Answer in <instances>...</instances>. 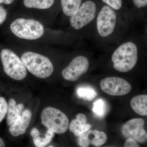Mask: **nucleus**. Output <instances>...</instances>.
<instances>
[{
  "label": "nucleus",
  "instance_id": "25",
  "mask_svg": "<svg viewBox=\"0 0 147 147\" xmlns=\"http://www.w3.org/2000/svg\"><path fill=\"white\" fill-rule=\"evenodd\" d=\"M124 147H139V145L135 140L131 138H127L124 145Z\"/></svg>",
  "mask_w": 147,
  "mask_h": 147
},
{
  "label": "nucleus",
  "instance_id": "8",
  "mask_svg": "<svg viewBox=\"0 0 147 147\" xmlns=\"http://www.w3.org/2000/svg\"><path fill=\"white\" fill-rule=\"evenodd\" d=\"M90 62L88 57L84 54L73 58L68 65L62 71V76L68 81L76 82L88 71Z\"/></svg>",
  "mask_w": 147,
  "mask_h": 147
},
{
  "label": "nucleus",
  "instance_id": "19",
  "mask_svg": "<svg viewBox=\"0 0 147 147\" xmlns=\"http://www.w3.org/2000/svg\"><path fill=\"white\" fill-rule=\"evenodd\" d=\"M132 110L139 115H147V95H140L134 96L130 102Z\"/></svg>",
  "mask_w": 147,
  "mask_h": 147
},
{
  "label": "nucleus",
  "instance_id": "13",
  "mask_svg": "<svg viewBox=\"0 0 147 147\" xmlns=\"http://www.w3.org/2000/svg\"><path fill=\"white\" fill-rule=\"evenodd\" d=\"M32 118L31 112L28 109L25 110L22 115L18 118L9 128L10 134L14 137H18L26 132L30 123Z\"/></svg>",
  "mask_w": 147,
  "mask_h": 147
},
{
  "label": "nucleus",
  "instance_id": "22",
  "mask_svg": "<svg viewBox=\"0 0 147 147\" xmlns=\"http://www.w3.org/2000/svg\"><path fill=\"white\" fill-rule=\"evenodd\" d=\"M106 102L101 98H98L94 102L92 111L96 116L99 118H102L107 112Z\"/></svg>",
  "mask_w": 147,
  "mask_h": 147
},
{
  "label": "nucleus",
  "instance_id": "24",
  "mask_svg": "<svg viewBox=\"0 0 147 147\" xmlns=\"http://www.w3.org/2000/svg\"><path fill=\"white\" fill-rule=\"evenodd\" d=\"M7 14L6 9L2 6L0 5V25L5 21Z\"/></svg>",
  "mask_w": 147,
  "mask_h": 147
},
{
  "label": "nucleus",
  "instance_id": "10",
  "mask_svg": "<svg viewBox=\"0 0 147 147\" xmlns=\"http://www.w3.org/2000/svg\"><path fill=\"white\" fill-rule=\"evenodd\" d=\"M145 121L141 118L134 119L127 122L121 128V132L125 138H131L137 143L146 142L147 134L144 129Z\"/></svg>",
  "mask_w": 147,
  "mask_h": 147
},
{
  "label": "nucleus",
  "instance_id": "3",
  "mask_svg": "<svg viewBox=\"0 0 147 147\" xmlns=\"http://www.w3.org/2000/svg\"><path fill=\"white\" fill-rule=\"evenodd\" d=\"M100 0H86L69 18L71 31L76 38H92L98 13L102 5Z\"/></svg>",
  "mask_w": 147,
  "mask_h": 147
},
{
  "label": "nucleus",
  "instance_id": "4",
  "mask_svg": "<svg viewBox=\"0 0 147 147\" xmlns=\"http://www.w3.org/2000/svg\"><path fill=\"white\" fill-rule=\"evenodd\" d=\"M21 60L30 73L40 79L49 77L54 71V66L50 59L38 53L26 52L22 55Z\"/></svg>",
  "mask_w": 147,
  "mask_h": 147
},
{
  "label": "nucleus",
  "instance_id": "23",
  "mask_svg": "<svg viewBox=\"0 0 147 147\" xmlns=\"http://www.w3.org/2000/svg\"><path fill=\"white\" fill-rule=\"evenodd\" d=\"M8 104L5 98L0 97V123L2 121L7 113Z\"/></svg>",
  "mask_w": 147,
  "mask_h": 147
},
{
  "label": "nucleus",
  "instance_id": "1",
  "mask_svg": "<svg viewBox=\"0 0 147 147\" xmlns=\"http://www.w3.org/2000/svg\"><path fill=\"white\" fill-rule=\"evenodd\" d=\"M131 28L120 13L102 3L92 38L98 47L111 51L118 45Z\"/></svg>",
  "mask_w": 147,
  "mask_h": 147
},
{
  "label": "nucleus",
  "instance_id": "11",
  "mask_svg": "<svg viewBox=\"0 0 147 147\" xmlns=\"http://www.w3.org/2000/svg\"><path fill=\"white\" fill-rule=\"evenodd\" d=\"M129 22L133 25L146 21L147 0H126Z\"/></svg>",
  "mask_w": 147,
  "mask_h": 147
},
{
  "label": "nucleus",
  "instance_id": "6",
  "mask_svg": "<svg viewBox=\"0 0 147 147\" xmlns=\"http://www.w3.org/2000/svg\"><path fill=\"white\" fill-rule=\"evenodd\" d=\"M41 119L42 124L54 133L63 134L68 129L69 121L67 116L53 107H47L42 110Z\"/></svg>",
  "mask_w": 147,
  "mask_h": 147
},
{
  "label": "nucleus",
  "instance_id": "18",
  "mask_svg": "<svg viewBox=\"0 0 147 147\" xmlns=\"http://www.w3.org/2000/svg\"><path fill=\"white\" fill-rule=\"evenodd\" d=\"M86 0H60L61 8L66 17L69 18L79 9Z\"/></svg>",
  "mask_w": 147,
  "mask_h": 147
},
{
  "label": "nucleus",
  "instance_id": "28",
  "mask_svg": "<svg viewBox=\"0 0 147 147\" xmlns=\"http://www.w3.org/2000/svg\"><path fill=\"white\" fill-rule=\"evenodd\" d=\"M49 147H54L53 146H49Z\"/></svg>",
  "mask_w": 147,
  "mask_h": 147
},
{
  "label": "nucleus",
  "instance_id": "27",
  "mask_svg": "<svg viewBox=\"0 0 147 147\" xmlns=\"http://www.w3.org/2000/svg\"><path fill=\"white\" fill-rule=\"evenodd\" d=\"M5 144L2 140V139L0 137V147H5Z\"/></svg>",
  "mask_w": 147,
  "mask_h": 147
},
{
  "label": "nucleus",
  "instance_id": "17",
  "mask_svg": "<svg viewBox=\"0 0 147 147\" xmlns=\"http://www.w3.org/2000/svg\"><path fill=\"white\" fill-rule=\"evenodd\" d=\"M30 134L34 144L38 147H43L47 146L51 142L55 135L53 131L48 129L45 135H42V137H41V134L36 128L32 129Z\"/></svg>",
  "mask_w": 147,
  "mask_h": 147
},
{
  "label": "nucleus",
  "instance_id": "20",
  "mask_svg": "<svg viewBox=\"0 0 147 147\" xmlns=\"http://www.w3.org/2000/svg\"><path fill=\"white\" fill-rule=\"evenodd\" d=\"M100 1L102 3L109 6L111 8L120 13L130 25L127 8L126 0H100Z\"/></svg>",
  "mask_w": 147,
  "mask_h": 147
},
{
  "label": "nucleus",
  "instance_id": "5",
  "mask_svg": "<svg viewBox=\"0 0 147 147\" xmlns=\"http://www.w3.org/2000/svg\"><path fill=\"white\" fill-rule=\"evenodd\" d=\"M13 34L21 39L34 40L40 38L44 33V28L39 21L32 19L18 18L11 24Z\"/></svg>",
  "mask_w": 147,
  "mask_h": 147
},
{
  "label": "nucleus",
  "instance_id": "21",
  "mask_svg": "<svg viewBox=\"0 0 147 147\" xmlns=\"http://www.w3.org/2000/svg\"><path fill=\"white\" fill-rule=\"evenodd\" d=\"M78 97L85 100H92L96 97L97 92L94 89L89 86L79 87L76 90Z\"/></svg>",
  "mask_w": 147,
  "mask_h": 147
},
{
  "label": "nucleus",
  "instance_id": "12",
  "mask_svg": "<svg viewBox=\"0 0 147 147\" xmlns=\"http://www.w3.org/2000/svg\"><path fill=\"white\" fill-rule=\"evenodd\" d=\"M106 134L103 131L89 129L79 136L78 144L82 147H88L90 144L100 146L107 141Z\"/></svg>",
  "mask_w": 147,
  "mask_h": 147
},
{
  "label": "nucleus",
  "instance_id": "26",
  "mask_svg": "<svg viewBox=\"0 0 147 147\" xmlns=\"http://www.w3.org/2000/svg\"><path fill=\"white\" fill-rule=\"evenodd\" d=\"M14 1V0H0V4H4L5 5H10Z\"/></svg>",
  "mask_w": 147,
  "mask_h": 147
},
{
  "label": "nucleus",
  "instance_id": "15",
  "mask_svg": "<svg viewBox=\"0 0 147 147\" xmlns=\"http://www.w3.org/2000/svg\"><path fill=\"white\" fill-rule=\"evenodd\" d=\"M24 108L23 104L21 103L17 105L13 98L9 99L7 113V124L8 126H11L18 116L22 115Z\"/></svg>",
  "mask_w": 147,
  "mask_h": 147
},
{
  "label": "nucleus",
  "instance_id": "16",
  "mask_svg": "<svg viewBox=\"0 0 147 147\" xmlns=\"http://www.w3.org/2000/svg\"><path fill=\"white\" fill-rule=\"evenodd\" d=\"M23 4L27 8L38 9H49L56 5H60V0H23Z\"/></svg>",
  "mask_w": 147,
  "mask_h": 147
},
{
  "label": "nucleus",
  "instance_id": "2",
  "mask_svg": "<svg viewBox=\"0 0 147 147\" xmlns=\"http://www.w3.org/2000/svg\"><path fill=\"white\" fill-rule=\"evenodd\" d=\"M146 34H139L130 30L120 42L113 49L111 57L113 68L126 73L136 67L139 55L147 48Z\"/></svg>",
  "mask_w": 147,
  "mask_h": 147
},
{
  "label": "nucleus",
  "instance_id": "14",
  "mask_svg": "<svg viewBox=\"0 0 147 147\" xmlns=\"http://www.w3.org/2000/svg\"><path fill=\"white\" fill-rule=\"evenodd\" d=\"M87 119L86 115L79 114L76 116V119L71 121L69 126V130L77 137H79L90 129L91 126L87 123Z\"/></svg>",
  "mask_w": 147,
  "mask_h": 147
},
{
  "label": "nucleus",
  "instance_id": "9",
  "mask_svg": "<svg viewBox=\"0 0 147 147\" xmlns=\"http://www.w3.org/2000/svg\"><path fill=\"white\" fill-rule=\"evenodd\" d=\"M102 91L113 96H121L128 94L131 90L130 84L126 80L119 77H108L100 82Z\"/></svg>",
  "mask_w": 147,
  "mask_h": 147
},
{
  "label": "nucleus",
  "instance_id": "7",
  "mask_svg": "<svg viewBox=\"0 0 147 147\" xmlns=\"http://www.w3.org/2000/svg\"><path fill=\"white\" fill-rule=\"evenodd\" d=\"M1 60L4 71L11 79L23 80L27 75V69L23 62L14 52L7 49L1 51Z\"/></svg>",
  "mask_w": 147,
  "mask_h": 147
}]
</instances>
